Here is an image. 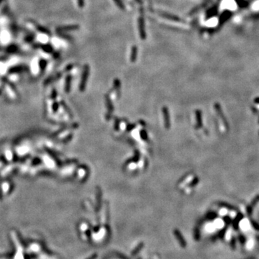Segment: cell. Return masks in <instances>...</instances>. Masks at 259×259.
Returning <instances> with one entry per match:
<instances>
[{"instance_id": "cell-4", "label": "cell", "mask_w": 259, "mask_h": 259, "mask_svg": "<svg viewBox=\"0 0 259 259\" xmlns=\"http://www.w3.org/2000/svg\"><path fill=\"white\" fill-rule=\"evenodd\" d=\"M114 1L116 3V4H117V7L119 8H120L122 9H125V5H124V4L122 3L121 0H114Z\"/></svg>"}, {"instance_id": "cell-3", "label": "cell", "mask_w": 259, "mask_h": 259, "mask_svg": "<svg viewBox=\"0 0 259 259\" xmlns=\"http://www.w3.org/2000/svg\"><path fill=\"white\" fill-rule=\"evenodd\" d=\"M138 49L136 45H133L131 48V61H135L137 55Z\"/></svg>"}, {"instance_id": "cell-2", "label": "cell", "mask_w": 259, "mask_h": 259, "mask_svg": "<svg viewBox=\"0 0 259 259\" xmlns=\"http://www.w3.org/2000/svg\"><path fill=\"white\" fill-rule=\"evenodd\" d=\"M79 28L78 25H68V26L61 27L58 28V31H74L77 30Z\"/></svg>"}, {"instance_id": "cell-6", "label": "cell", "mask_w": 259, "mask_h": 259, "mask_svg": "<svg viewBox=\"0 0 259 259\" xmlns=\"http://www.w3.org/2000/svg\"><path fill=\"white\" fill-rule=\"evenodd\" d=\"M78 5L80 8H83L84 6V0H77Z\"/></svg>"}, {"instance_id": "cell-5", "label": "cell", "mask_w": 259, "mask_h": 259, "mask_svg": "<svg viewBox=\"0 0 259 259\" xmlns=\"http://www.w3.org/2000/svg\"><path fill=\"white\" fill-rule=\"evenodd\" d=\"M175 233H176V238H178V240H179V241H180V243H184V240H183V238H182V236H181V234H180V233H179V232H177V231H176V232H175Z\"/></svg>"}, {"instance_id": "cell-1", "label": "cell", "mask_w": 259, "mask_h": 259, "mask_svg": "<svg viewBox=\"0 0 259 259\" xmlns=\"http://www.w3.org/2000/svg\"><path fill=\"white\" fill-rule=\"evenodd\" d=\"M138 28H139V33L141 39H145L146 33L145 29V20L142 16H140L138 20Z\"/></svg>"}]
</instances>
